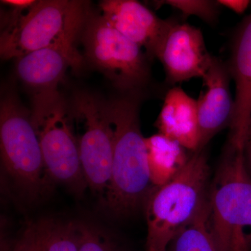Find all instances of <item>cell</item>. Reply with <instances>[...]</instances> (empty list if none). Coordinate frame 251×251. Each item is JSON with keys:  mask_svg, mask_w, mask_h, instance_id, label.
Returning <instances> with one entry per match:
<instances>
[{"mask_svg": "<svg viewBox=\"0 0 251 251\" xmlns=\"http://www.w3.org/2000/svg\"><path fill=\"white\" fill-rule=\"evenodd\" d=\"M140 92H126L108 101L112 171L101 202L110 215L119 219L132 215L145 204L152 189L145 138L140 130Z\"/></svg>", "mask_w": 251, "mask_h": 251, "instance_id": "obj_1", "label": "cell"}, {"mask_svg": "<svg viewBox=\"0 0 251 251\" xmlns=\"http://www.w3.org/2000/svg\"><path fill=\"white\" fill-rule=\"evenodd\" d=\"M90 12L88 2L77 0H43L25 11L13 9L0 37L1 59L54 48L83 62L76 42Z\"/></svg>", "mask_w": 251, "mask_h": 251, "instance_id": "obj_2", "label": "cell"}, {"mask_svg": "<svg viewBox=\"0 0 251 251\" xmlns=\"http://www.w3.org/2000/svg\"><path fill=\"white\" fill-rule=\"evenodd\" d=\"M0 142L1 172L8 189L26 204L40 202L54 182L46 170L30 110L13 94L1 99Z\"/></svg>", "mask_w": 251, "mask_h": 251, "instance_id": "obj_3", "label": "cell"}, {"mask_svg": "<svg viewBox=\"0 0 251 251\" xmlns=\"http://www.w3.org/2000/svg\"><path fill=\"white\" fill-rule=\"evenodd\" d=\"M209 167L204 150L193 152L166 184L153 186L145 202L146 251H168L176 234L208 200Z\"/></svg>", "mask_w": 251, "mask_h": 251, "instance_id": "obj_4", "label": "cell"}, {"mask_svg": "<svg viewBox=\"0 0 251 251\" xmlns=\"http://www.w3.org/2000/svg\"><path fill=\"white\" fill-rule=\"evenodd\" d=\"M209 226L220 251H251V179L242 149L227 141L208 196Z\"/></svg>", "mask_w": 251, "mask_h": 251, "instance_id": "obj_5", "label": "cell"}, {"mask_svg": "<svg viewBox=\"0 0 251 251\" xmlns=\"http://www.w3.org/2000/svg\"><path fill=\"white\" fill-rule=\"evenodd\" d=\"M30 118L50 177L75 196L88 187L82 164L70 110L57 90L34 94Z\"/></svg>", "mask_w": 251, "mask_h": 251, "instance_id": "obj_6", "label": "cell"}, {"mask_svg": "<svg viewBox=\"0 0 251 251\" xmlns=\"http://www.w3.org/2000/svg\"><path fill=\"white\" fill-rule=\"evenodd\" d=\"M86 59L122 92L141 91L150 77L148 54L100 14H89L80 36Z\"/></svg>", "mask_w": 251, "mask_h": 251, "instance_id": "obj_7", "label": "cell"}, {"mask_svg": "<svg viewBox=\"0 0 251 251\" xmlns=\"http://www.w3.org/2000/svg\"><path fill=\"white\" fill-rule=\"evenodd\" d=\"M81 164L88 187L103 199L111 176L112 130L108 101L90 92H77L70 107Z\"/></svg>", "mask_w": 251, "mask_h": 251, "instance_id": "obj_8", "label": "cell"}, {"mask_svg": "<svg viewBox=\"0 0 251 251\" xmlns=\"http://www.w3.org/2000/svg\"><path fill=\"white\" fill-rule=\"evenodd\" d=\"M171 85L205 75L213 57L206 50L201 29L173 21L157 50Z\"/></svg>", "mask_w": 251, "mask_h": 251, "instance_id": "obj_9", "label": "cell"}, {"mask_svg": "<svg viewBox=\"0 0 251 251\" xmlns=\"http://www.w3.org/2000/svg\"><path fill=\"white\" fill-rule=\"evenodd\" d=\"M229 65L213 57L203 77L204 90L197 100L199 142L197 151L204 150L208 143L226 126H231L234 100L230 92Z\"/></svg>", "mask_w": 251, "mask_h": 251, "instance_id": "obj_10", "label": "cell"}, {"mask_svg": "<svg viewBox=\"0 0 251 251\" xmlns=\"http://www.w3.org/2000/svg\"><path fill=\"white\" fill-rule=\"evenodd\" d=\"M104 19L127 39L146 50L150 59L157 50L173 20H162L135 0H105L99 4Z\"/></svg>", "mask_w": 251, "mask_h": 251, "instance_id": "obj_11", "label": "cell"}, {"mask_svg": "<svg viewBox=\"0 0 251 251\" xmlns=\"http://www.w3.org/2000/svg\"><path fill=\"white\" fill-rule=\"evenodd\" d=\"M228 65L235 83L234 115L229 140L242 148L251 118V14L237 32Z\"/></svg>", "mask_w": 251, "mask_h": 251, "instance_id": "obj_12", "label": "cell"}, {"mask_svg": "<svg viewBox=\"0 0 251 251\" xmlns=\"http://www.w3.org/2000/svg\"><path fill=\"white\" fill-rule=\"evenodd\" d=\"M82 64L62 50L46 48L16 59V73L35 94L57 90L68 68L77 69Z\"/></svg>", "mask_w": 251, "mask_h": 251, "instance_id": "obj_13", "label": "cell"}, {"mask_svg": "<svg viewBox=\"0 0 251 251\" xmlns=\"http://www.w3.org/2000/svg\"><path fill=\"white\" fill-rule=\"evenodd\" d=\"M156 125L159 133L193 152L197 151L199 142L197 100L182 89L174 87L167 92Z\"/></svg>", "mask_w": 251, "mask_h": 251, "instance_id": "obj_14", "label": "cell"}, {"mask_svg": "<svg viewBox=\"0 0 251 251\" xmlns=\"http://www.w3.org/2000/svg\"><path fill=\"white\" fill-rule=\"evenodd\" d=\"M145 144L153 186L168 182L189 158L185 154L184 147L161 133L145 138Z\"/></svg>", "mask_w": 251, "mask_h": 251, "instance_id": "obj_15", "label": "cell"}, {"mask_svg": "<svg viewBox=\"0 0 251 251\" xmlns=\"http://www.w3.org/2000/svg\"><path fill=\"white\" fill-rule=\"evenodd\" d=\"M168 251H220L209 226L208 200L194 218L176 234Z\"/></svg>", "mask_w": 251, "mask_h": 251, "instance_id": "obj_16", "label": "cell"}, {"mask_svg": "<svg viewBox=\"0 0 251 251\" xmlns=\"http://www.w3.org/2000/svg\"><path fill=\"white\" fill-rule=\"evenodd\" d=\"M78 251H128L116 234L87 221H75Z\"/></svg>", "mask_w": 251, "mask_h": 251, "instance_id": "obj_17", "label": "cell"}, {"mask_svg": "<svg viewBox=\"0 0 251 251\" xmlns=\"http://www.w3.org/2000/svg\"><path fill=\"white\" fill-rule=\"evenodd\" d=\"M45 236L46 251H78L74 221L41 220Z\"/></svg>", "mask_w": 251, "mask_h": 251, "instance_id": "obj_18", "label": "cell"}, {"mask_svg": "<svg viewBox=\"0 0 251 251\" xmlns=\"http://www.w3.org/2000/svg\"><path fill=\"white\" fill-rule=\"evenodd\" d=\"M158 7L161 5H169L179 10L186 16H195L209 25L215 24L219 14V4L217 1L209 0H166L155 1Z\"/></svg>", "mask_w": 251, "mask_h": 251, "instance_id": "obj_19", "label": "cell"}, {"mask_svg": "<svg viewBox=\"0 0 251 251\" xmlns=\"http://www.w3.org/2000/svg\"><path fill=\"white\" fill-rule=\"evenodd\" d=\"M1 251H46L45 236L40 221L28 224L12 245L1 242Z\"/></svg>", "mask_w": 251, "mask_h": 251, "instance_id": "obj_20", "label": "cell"}, {"mask_svg": "<svg viewBox=\"0 0 251 251\" xmlns=\"http://www.w3.org/2000/svg\"><path fill=\"white\" fill-rule=\"evenodd\" d=\"M242 156L246 172L251 179V118L242 147Z\"/></svg>", "mask_w": 251, "mask_h": 251, "instance_id": "obj_21", "label": "cell"}, {"mask_svg": "<svg viewBox=\"0 0 251 251\" xmlns=\"http://www.w3.org/2000/svg\"><path fill=\"white\" fill-rule=\"evenodd\" d=\"M217 1L220 6L227 7L238 14L245 12L251 2L248 0H219Z\"/></svg>", "mask_w": 251, "mask_h": 251, "instance_id": "obj_22", "label": "cell"}, {"mask_svg": "<svg viewBox=\"0 0 251 251\" xmlns=\"http://www.w3.org/2000/svg\"><path fill=\"white\" fill-rule=\"evenodd\" d=\"M3 4L8 5L11 6L12 9L18 10V11H25L30 9L36 1L34 0H4L1 1Z\"/></svg>", "mask_w": 251, "mask_h": 251, "instance_id": "obj_23", "label": "cell"}]
</instances>
